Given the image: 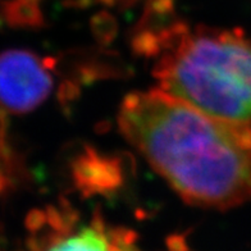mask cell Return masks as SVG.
<instances>
[{
	"mask_svg": "<svg viewBox=\"0 0 251 251\" xmlns=\"http://www.w3.org/2000/svg\"><path fill=\"white\" fill-rule=\"evenodd\" d=\"M158 90L218 118L251 126V40L238 30L173 25L152 37Z\"/></svg>",
	"mask_w": 251,
	"mask_h": 251,
	"instance_id": "obj_2",
	"label": "cell"
},
{
	"mask_svg": "<svg viewBox=\"0 0 251 251\" xmlns=\"http://www.w3.org/2000/svg\"><path fill=\"white\" fill-rule=\"evenodd\" d=\"M118 125L185 201L229 209L251 200V126L208 114L158 89L126 96Z\"/></svg>",
	"mask_w": 251,
	"mask_h": 251,
	"instance_id": "obj_1",
	"label": "cell"
},
{
	"mask_svg": "<svg viewBox=\"0 0 251 251\" xmlns=\"http://www.w3.org/2000/svg\"><path fill=\"white\" fill-rule=\"evenodd\" d=\"M51 90V77L33 54L9 50L1 56V100L13 113L35 109Z\"/></svg>",
	"mask_w": 251,
	"mask_h": 251,
	"instance_id": "obj_3",
	"label": "cell"
},
{
	"mask_svg": "<svg viewBox=\"0 0 251 251\" xmlns=\"http://www.w3.org/2000/svg\"><path fill=\"white\" fill-rule=\"evenodd\" d=\"M123 251H140V250L136 248L135 245H129V246H126V248L123 249Z\"/></svg>",
	"mask_w": 251,
	"mask_h": 251,
	"instance_id": "obj_5",
	"label": "cell"
},
{
	"mask_svg": "<svg viewBox=\"0 0 251 251\" xmlns=\"http://www.w3.org/2000/svg\"><path fill=\"white\" fill-rule=\"evenodd\" d=\"M167 248L169 251H188L185 238L178 235H172L167 238Z\"/></svg>",
	"mask_w": 251,
	"mask_h": 251,
	"instance_id": "obj_4",
	"label": "cell"
}]
</instances>
